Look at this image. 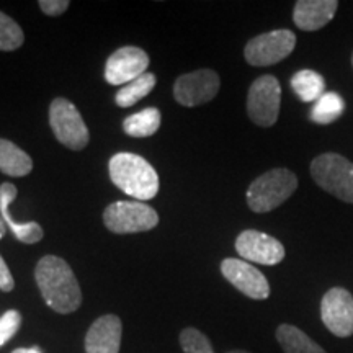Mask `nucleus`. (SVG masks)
I'll use <instances>...</instances> for the list:
<instances>
[{
	"label": "nucleus",
	"instance_id": "f257e3e1",
	"mask_svg": "<svg viewBox=\"0 0 353 353\" xmlns=\"http://www.w3.org/2000/svg\"><path fill=\"white\" fill-rule=\"evenodd\" d=\"M38 288L44 303L59 314H70L82 304V291L72 268L56 255L39 260L34 270Z\"/></svg>",
	"mask_w": 353,
	"mask_h": 353
},
{
	"label": "nucleus",
	"instance_id": "f03ea898",
	"mask_svg": "<svg viewBox=\"0 0 353 353\" xmlns=\"http://www.w3.org/2000/svg\"><path fill=\"white\" fill-rule=\"evenodd\" d=\"M108 167L112 182L136 201H149L157 195L159 175L144 157L131 152L114 154Z\"/></svg>",
	"mask_w": 353,
	"mask_h": 353
},
{
	"label": "nucleus",
	"instance_id": "7ed1b4c3",
	"mask_svg": "<svg viewBox=\"0 0 353 353\" xmlns=\"http://www.w3.org/2000/svg\"><path fill=\"white\" fill-rule=\"evenodd\" d=\"M298 176L288 169H272L250 183L247 190V205L254 213H268L296 192Z\"/></svg>",
	"mask_w": 353,
	"mask_h": 353
},
{
	"label": "nucleus",
	"instance_id": "20e7f679",
	"mask_svg": "<svg viewBox=\"0 0 353 353\" xmlns=\"http://www.w3.org/2000/svg\"><path fill=\"white\" fill-rule=\"evenodd\" d=\"M314 182L330 195L353 203V162L335 152H325L311 162Z\"/></svg>",
	"mask_w": 353,
	"mask_h": 353
},
{
	"label": "nucleus",
	"instance_id": "39448f33",
	"mask_svg": "<svg viewBox=\"0 0 353 353\" xmlns=\"http://www.w3.org/2000/svg\"><path fill=\"white\" fill-rule=\"evenodd\" d=\"M50 125L56 139L70 151H82L90 141L88 128L72 101L54 99L50 108Z\"/></svg>",
	"mask_w": 353,
	"mask_h": 353
},
{
	"label": "nucleus",
	"instance_id": "423d86ee",
	"mask_svg": "<svg viewBox=\"0 0 353 353\" xmlns=\"http://www.w3.org/2000/svg\"><path fill=\"white\" fill-rule=\"evenodd\" d=\"M103 223L113 234L145 232L157 226L159 214L143 201H117L105 210Z\"/></svg>",
	"mask_w": 353,
	"mask_h": 353
},
{
	"label": "nucleus",
	"instance_id": "0eeeda50",
	"mask_svg": "<svg viewBox=\"0 0 353 353\" xmlns=\"http://www.w3.org/2000/svg\"><path fill=\"white\" fill-rule=\"evenodd\" d=\"M281 105V85L276 77L262 76L254 81L247 94V114L257 126L270 128L276 123Z\"/></svg>",
	"mask_w": 353,
	"mask_h": 353
},
{
	"label": "nucleus",
	"instance_id": "6e6552de",
	"mask_svg": "<svg viewBox=\"0 0 353 353\" xmlns=\"http://www.w3.org/2000/svg\"><path fill=\"white\" fill-rule=\"evenodd\" d=\"M296 34L290 30H273L262 33L245 44V61L255 68H268L278 64L293 52Z\"/></svg>",
	"mask_w": 353,
	"mask_h": 353
},
{
	"label": "nucleus",
	"instance_id": "1a4fd4ad",
	"mask_svg": "<svg viewBox=\"0 0 353 353\" xmlns=\"http://www.w3.org/2000/svg\"><path fill=\"white\" fill-rule=\"evenodd\" d=\"M221 87L219 76L211 69L188 72L175 81L174 97L183 107H198L208 103L218 95Z\"/></svg>",
	"mask_w": 353,
	"mask_h": 353
},
{
	"label": "nucleus",
	"instance_id": "9d476101",
	"mask_svg": "<svg viewBox=\"0 0 353 353\" xmlns=\"http://www.w3.org/2000/svg\"><path fill=\"white\" fill-rule=\"evenodd\" d=\"M321 317L324 325L337 337L353 335V296L345 288L329 290L322 296Z\"/></svg>",
	"mask_w": 353,
	"mask_h": 353
},
{
	"label": "nucleus",
	"instance_id": "9b49d317",
	"mask_svg": "<svg viewBox=\"0 0 353 353\" xmlns=\"http://www.w3.org/2000/svg\"><path fill=\"white\" fill-rule=\"evenodd\" d=\"M221 273L234 288H237L247 298L267 299L270 296V285L259 268L242 259H224L221 262Z\"/></svg>",
	"mask_w": 353,
	"mask_h": 353
},
{
	"label": "nucleus",
	"instance_id": "f8f14e48",
	"mask_svg": "<svg viewBox=\"0 0 353 353\" xmlns=\"http://www.w3.org/2000/svg\"><path fill=\"white\" fill-rule=\"evenodd\" d=\"M236 250L242 260L260 265H276L285 259L283 244L255 229H247L237 236Z\"/></svg>",
	"mask_w": 353,
	"mask_h": 353
},
{
	"label": "nucleus",
	"instance_id": "ddd939ff",
	"mask_svg": "<svg viewBox=\"0 0 353 353\" xmlns=\"http://www.w3.org/2000/svg\"><path fill=\"white\" fill-rule=\"evenodd\" d=\"M148 68V52L136 46H125L108 57L105 65V81L110 85H126L145 74Z\"/></svg>",
	"mask_w": 353,
	"mask_h": 353
},
{
	"label": "nucleus",
	"instance_id": "4468645a",
	"mask_svg": "<svg viewBox=\"0 0 353 353\" xmlns=\"http://www.w3.org/2000/svg\"><path fill=\"white\" fill-rule=\"evenodd\" d=\"M123 325L118 316L107 314L97 319L85 335L87 353H120Z\"/></svg>",
	"mask_w": 353,
	"mask_h": 353
},
{
	"label": "nucleus",
	"instance_id": "2eb2a0df",
	"mask_svg": "<svg viewBox=\"0 0 353 353\" xmlns=\"http://www.w3.org/2000/svg\"><path fill=\"white\" fill-rule=\"evenodd\" d=\"M337 8V0H298L294 3L293 21L303 32H317L332 21Z\"/></svg>",
	"mask_w": 353,
	"mask_h": 353
},
{
	"label": "nucleus",
	"instance_id": "dca6fc26",
	"mask_svg": "<svg viewBox=\"0 0 353 353\" xmlns=\"http://www.w3.org/2000/svg\"><path fill=\"white\" fill-rule=\"evenodd\" d=\"M17 196V187L13 183H2L0 185V216H2L3 221H6L7 228L15 234V237L23 244H37L43 239L44 232L43 228L39 226L38 223H17L15 219L12 218L10 211V203L15 200Z\"/></svg>",
	"mask_w": 353,
	"mask_h": 353
},
{
	"label": "nucleus",
	"instance_id": "f3484780",
	"mask_svg": "<svg viewBox=\"0 0 353 353\" xmlns=\"http://www.w3.org/2000/svg\"><path fill=\"white\" fill-rule=\"evenodd\" d=\"M276 341L285 353H327L306 332L291 324L278 325Z\"/></svg>",
	"mask_w": 353,
	"mask_h": 353
},
{
	"label": "nucleus",
	"instance_id": "a211bd4d",
	"mask_svg": "<svg viewBox=\"0 0 353 353\" xmlns=\"http://www.w3.org/2000/svg\"><path fill=\"white\" fill-rule=\"evenodd\" d=\"M33 170V161L12 141L0 139V172L8 176H25Z\"/></svg>",
	"mask_w": 353,
	"mask_h": 353
},
{
	"label": "nucleus",
	"instance_id": "6ab92c4d",
	"mask_svg": "<svg viewBox=\"0 0 353 353\" xmlns=\"http://www.w3.org/2000/svg\"><path fill=\"white\" fill-rule=\"evenodd\" d=\"M161 112L157 108H144L128 117L123 123V130L131 138H149L161 128Z\"/></svg>",
	"mask_w": 353,
	"mask_h": 353
},
{
	"label": "nucleus",
	"instance_id": "aec40b11",
	"mask_svg": "<svg viewBox=\"0 0 353 353\" xmlns=\"http://www.w3.org/2000/svg\"><path fill=\"white\" fill-rule=\"evenodd\" d=\"M291 87L303 101H317L325 94V81L316 70H299L291 77Z\"/></svg>",
	"mask_w": 353,
	"mask_h": 353
},
{
	"label": "nucleus",
	"instance_id": "412c9836",
	"mask_svg": "<svg viewBox=\"0 0 353 353\" xmlns=\"http://www.w3.org/2000/svg\"><path fill=\"white\" fill-rule=\"evenodd\" d=\"M156 87V76L151 72H145L143 76L136 79L126 85H123L120 90L117 92L114 101H117L118 107L128 108L132 105L138 103L139 100H143L144 97H148Z\"/></svg>",
	"mask_w": 353,
	"mask_h": 353
},
{
	"label": "nucleus",
	"instance_id": "4be33fe9",
	"mask_svg": "<svg viewBox=\"0 0 353 353\" xmlns=\"http://www.w3.org/2000/svg\"><path fill=\"white\" fill-rule=\"evenodd\" d=\"M343 108L345 105H343L341 95L334 94V92H325L312 107L311 120L316 125H330L342 117Z\"/></svg>",
	"mask_w": 353,
	"mask_h": 353
},
{
	"label": "nucleus",
	"instance_id": "5701e85b",
	"mask_svg": "<svg viewBox=\"0 0 353 353\" xmlns=\"http://www.w3.org/2000/svg\"><path fill=\"white\" fill-rule=\"evenodd\" d=\"M25 34L15 20L0 12V51H15L23 44Z\"/></svg>",
	"mask_w": 353,
	"mask_h": 353
},
{
	"label": "nucleus",
	"instance_id": "b1692460",
	"mask_svg": "<svg viewBox=\"0 0 353 353\" xmlns=\"http://www.w3.org/2000/svg\"><path fill=\"white\" fill-rule=\"evenodd\" d=\"M180 345L185 353H213L210 339L198 329L188 327L183 329L180 334ZM229 353H250L247 350H234Z\"/></svg>",
	"mask_w": 353,
	"mask_h": 353
},
{
	"label": "nucleus",
	"instance_id": "393cba45",
	"mask_svg": "<svg viewBox=\"0 0 353 353\" xmlns=\"http://www.w3.org/2000/svg\"><path fill=\"white\" fill-rule=\"evenodd\" d=\"M21 325V314L15 309H10L0 317V347H3L8 341H12L13 335L19 332Z\"/></svg>",
	"mask_w": 353,
	"mask_h": 353
},
{
	"label": "nucleus",
	"instance_id": "a878e982",
	"mask_svg": "<svg viewBox=\"0 0 353 353\" xmlns=\"http://www.w3.org/2000/svg\"><path fill=\"white\" fill-rule=\"evenodd\" d=\"M38 6L50 17H57L69 8V0H39Z\"/></svg>",
	"mask_w": 353,
	"mask_h": 353
},
{
	"label": "nucleus",
	"instance_id": "bb28decb",
	"mask_svg": "<svg viewBox=\"0 0 353 353\" xmlns=\"http://www.w3.org/2000/svg\"><path fill=\"white\" fill-rule=\"evenodd\" d=\"M15 288V281H13V276L10 270H8L6 260L2 259V255H0V290L2 291H12Z\"/></svg>",
	"mask_w": 353,
	"mask_h": 353
},
{
	"label": "nucleus",
	"instance_id": "cd10ccee",
	"mask_svg": "<svg viewBox=\"0 0 353 353\" xmlns=\"http://www.w3.org/2000/svg\"><path fill=\"white\" fill-rule=\"evenodd\" d=\"M12 353H43L38 347H30V348H17Z\"/></svg>",
	"mask_w": 353,
	"mask_h": 353
},
{
	"label": "nucleus",
	"instance_id": "c85d7f7f",
	"mask_svg": "<svg viewBox=\"0 0 353 353\" xmlns=\"http://www.w3.org/2000/svg\"><path fill=\"white\" fill-rule=\"evenodd\" d=\"M6 231H7V224H6V221H3L2 216H0V239L6 236Z\"/></svg>",
	"mask_w": 353,
	"mask_h": 353
},
{
	"label": "nucleus",
	"instance_id": "c756f323",
	"mask_svg": "<svg viewBox=\"0 0 353 353\" xmlns=\"http://www.w3.org/2000/svg\"><path fill=\"white\" fill-rule=\"evenodd\" d=\"M352 64H353V56H352Z\"/></svg>",
	"mask_w": 353,
	"mask_h": 353
}]
</instances>
